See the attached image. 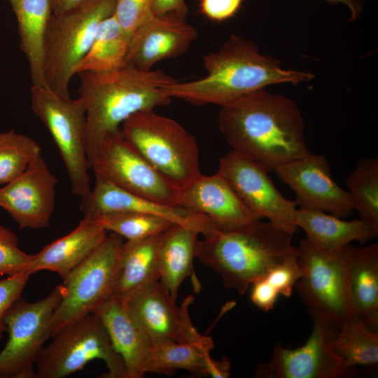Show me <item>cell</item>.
<instances>
[{
  "label": "cell",
  "mask_w": 378,
  "mask_h": 378,
  "mask_svg": "<svg viewBox=\"0 0 378 378\" xmlns=\"http://www.w3.org/2000/svg\"><path fill=\"white\" fill-rule=\"evenodd\" d=\"M91 218L106 231L115 233L126 240L158 235L175 224L158 216L138 212L105 213Z\"/></svg>",
  "instance_id": "obj_32"
},
{
  "label": "cell",
  "mask_w": 378,
  "mask_h": 378,
  "mask_svg": "<svg viewBox=\"0 0 378 378\" xmlns=\"http://www.w3.org/2000/svg\"><path fill=\"white\" fill-rule=\"evenodd\" d=\"M244 0H200L202 14L211 20L223 22L235 15Z\"/></svg>",
  "instance_id": "obj_38"
},
{
  "label": "cell",
  "mask_w": 378,
  "mask_h": 378,
  "mask_svg": "<svg viewBox=\"0 0 378 378\" xmlns=\"http://www.w3.org/2000/svg\"><path fill=\"white\" fill-rule=\"evenodd\" d=\"M154 0H117L114 16L130 36L153 14Z\"/></svg>",
  "instance_id": "obj_36"
},
{
  "label": "cell",
  "mask_w": 378,
  "mask_h": 378,
  "mask_svg": "<svg viewBox=\"0 0 378 378\" xmlns=\"http://www.w3.org/2000/svg\"><path fill=\"white\" fill-rule=\"evenodd\" d=\"M31 107L44 124L59 152L71 192L80 198L91 190L83 100L71 99L46 86L31 87Z\"/></svg>",
  "instance_id": "obj_9"
},
{
  "label": "cell",
  "mask_w": 378,
  "mask_h": 378,
  "mask_svg": "<svg viewBox=\"0 0 378 378\" xmlns=\"http://www.w3.org/2000/svg\"><path fill=\"white\" fill-rule=\"evenodd\" d=\"M41 351L36 378H64L81 370L94 360L104 362L103 378H127L122 358L115 350L102 321L88 314L59 329Z\"/></svg>",
  "instance_id": "obj_8"
},
{
  "label": "cell",
  "mask_w": 378,
  "mask_h": 378,
  "mask_svg": "<svg viewBox=\"0 0 378 378\" xmlns=\"http://www.w3.org/2000/svg\"><path fill=\"white\" fill-rule=\"evenodd\" d=\"M84 0H51L52 14H59L78 5Z\"/></svg>",
  "instance_id": "obj_43"
},
{
  "label": "cell",
  "mask_w": 378,
  "mask_h": 378,
  "mask_svg": "<svg viewBox=\"0 0 378 378\" xmlns=\"http://www.w3.org/2000/svg\"><path fill=\"white\" fill-rule=\"evenodd\" d=\"M295 223L304 231L309 241L323 248L343 247L354 241L365 244L378 234V231L360 218L344 220L316 210L297 209Z\"/></svg>",
  "instance_id": "obj_25"
},
{
  "label": "cell",
  "mask_w": 378,
  "mask_h": 378,
  "mask_svg": "<svg viewBox=\"0 0 378 378\" xmlns=\"http://www.w3.org/2000/svg\"><path fill=\"white\" fill-rule=\"evenodd\" d=\"M231 364L227 358L220 360L210 358L206 369V376L213 378H227L230 376Z\"/></svg>",
  "instance_id": "obj_41"
},
{
  "label": "cell",
  "mask_w": 378,
  "mask_h": 378,
  "mask_svg": "<svg viewBox=\"0 0 378 378\" xmlns=\"http://www.w3.org/2000/svg\"><path fill=\"white\" fill-rule=\"evenodd\" d=\"M57 182L41 155L18 177L0 188V208L20 230L46 227L55 210Z\"/></svg>",
  "instance_id": "obj_17"
},
{
  "label": "cell",
  "mask_w": 378,
  "mask_h": 378,
  "mask_svg": "<svg viewBox=\"0 0 378 378\" xmlns=\"http://www.w3.org/2000/svg\"><path fill=\"white\" fill-rule=\"evenodd\" d=\"M200 234L194 227L179 224H174L163 233L159 249V281L174 300L182 282L188 277L192 279L197 292L200 289L193 268Z\"/></svg>",
  "instance_id": "obj_23"
},
{
  "label": "cell",
  "mask_w": 378,
  "mask_h": 378,
  "mask_svg": "<svg viewBox=\"0 0 378 378\" xmlns=\"http://www.w3.org/2000/svg\"><path fill=\"white\" fill-rule=\"evenodd\" d=\"M213 340L200 342H166L153 346L149 372L172 375L178 370L206 376L208 363L214 349Z\"/></svg>",
  "instance_id": "obj_29"
},
{
  "label": "cell",
  "mask_w": 378,
  "mask_h": 378,
  "mask_svg": "<svg viewBox=\"0 0 378 378\" xmlns=\"http://www.w3.org/2000/svg\"><path fill=\"white\" fill-rule=\"evenodd\" d=\"M354 209L378 231V158H362L346 180Z\"/></svg>",
  "instance_id": "obj_31"
},
{
  "label": "cell",
  "mask_w": 378,
  "mask_h": 378,
  "mask_svg": "<svg viewBox=\"0 0 378 378\" xmlns=\"http://www.w3.org/2000/svg\"><path fill=\"white\" fill-rule=\"evenodd\" d=\"M179 206L206 216L219 230H234L258 219L219 173L200 174L180 192Z\"/></svg>",
  "instance_id": "obj_19"
},
{
  "label": "cell",
  "mask_w": 378,
  "mask_h": 378,
  "mask_svg": "<svg viewBox=\"0 0 378 378\" xmlns=\"http://www.w3.org/2000/svg\"><path fill=\"white\" fill-rule=\"evenodd\" d=\"M116 1L84 0L52 15L44 40V86L69 97L74 68L88 51L100 23L114 13Z\"/></svg>",
  "instance_id": "obj_7"
},
{
  "label": "cell",
  "mask_w": 378,
  "mask_h": 378,
  "mask_svg": "<svg viewBox=\"0 0 378 378\" xmlns=\"http://www.w3.org/2000/svg\"><path fill=\"white\" fill-rule=\"evenodd\" d=\"M312 320V331L306 342L295 349L277 344L270 360L257 367L256 377L344 378L358 375V369L347 366L332 348L337 330L318 318Z\"/></svg>",
  "instance_id": "obj_13"
},
{
  "label": "cell",
  "mask_w": 378,
  "mask_h": 378,
  "mask_svg": "<svg viewBox=\"0 0 378 378\" xmlns=\"http://www.w3.org/2000/svg\"><path fill=\"white\" fill-rule=\"evenodd\" d=\"M64 294L62 284L42 300L21 297L10 306L5 316L8 340L0 352V378H36V363L51 337L52 316Z\"/></svg>",
  "instance_id": "obj_11"
},
{
  "label": "cell",
  "mask_w": 378,
  "mask_h": 378,
  "mask_svg": "<svg viewBox=\"0 0 378 378\" xmlns=\"http://www.w3.org/2000/svg\"><path fill=\"white\" fill-rule=\"evenodd\" d=\"M251 300L258 309L268 312L272 309L279 295L269 285L263 276L255 281L251 285Z\"/></svg>",
  "instance_id": "obj_39"
},
{
  "label": "cell",
  "mask_w": 378,
  "mask_h": 378,
  "mask_svg": "<svg viewBox=\"0 0 378 378\" xmlns=\"http://www.w3.org/2000/svg\"><path fill=\"white\" fill-rule=\"evenodd\" d=\"M120 129L136 150L180 190L201 174L196 138L174 120L146 110L127 118Z\"/></svg>",
  "instance_id": "obj_6"
},
{
  "label": "cell",
  "mask_w": 378,
  "mask_h": 378,
  "mask_svg": "<svg viewBox=\"0 0 378 378\" xmlns=\"http://www.w3.org/2000/svg\"><path fill=\"white\" fill-rule=\"evenodd\" d=\"M197 36L186 17L153 14L132 34L125 64L150 70L158 62L185 53Z\"/></svg>",
  "instance_id": "obj_18"
},
{
  "label": "cell",
  "mask_w": 378,
  "mask_h": 378,
  "mask_svg": "<svg viewBox=\"0 0 378 378\" xmlns=\"http://www.w3.org/2000/svg\"><path fill=\"white\" fill-rule=\"evenodd\" d=\"M272 172L295 192L299 209L329 212L341 218L354 211L347 190L333 180L324 155L310 153L280 164Z\"/></svg>",
  "instance_id": "obj_16"
},
{
  "label": "cell",
  "mask_w": 378,
  "mask_h": 378,
  "mask_svg": "<svg viewBox=\"0 0 378 378\" xmlns=\"http://www.w3.org/2000/svg\"><path fill=\"white\" fill-rule=\"evenodd\" d=\"M218 172L255 216L293 234L297 232L296 202L281 194L263 165L232 150L220 158Z\"/></svg>",
  "instance_id": "obj_14"
},
{
  "label": "cell",
  "mask_w": 378,
  "mask_h": 378,
  "mask_svg": "<svg viewBox=\"0 0 378 378\" xmlns=\"http://www.w3.org/2000/svg\"><path fill=\"white\" fill-rule=\"evenodd\" d=\"M106 233L94 218L83 216L71 232L33 254L26 274L31 276L47 270L57 273L64 280L106 239Z\"/></svg>",
  "instance_id": "obj_22"
},
{
  "label": "cell",
  "mask_w": 378,
  "mask_h": 378,
  "mask_svg": "<svg viewBox=\"0 0 378 378\" xmlns=\"http://www.w3.org/2000/svg\"><path fill=\"white\" fill-rule=\"evenodd\" d=\"M302 274L297 252L273 265L263 277L279 295L289 298Z\"/></svg>",
  "instance_id": "obj_35"
},
{
  "label": "cell",
  "mask_w": 378,
  "mask_h": 378,
  "mask_svg": "<svg viewBox=\"0 0 378 378\" xmlns=\"http://www.w3.org/2000/svg\"><path fill=\"white\" fill-rule=\"evenodd\" d=\"M330 4H342L346 6L350 10V18L349 21L353 22L358 19L363 8V0H324Z\"/></svg>",
  "instance_id": "obj_42"
},
{
  "label": "cell",
  "mask_w": 378,
  "mask_h": 378,
  "mask_svg": "<svg viewBox=\"0 0 378 378\" xmlns=\"http://www.w3.org/2000/svg\"><path fill=\"white\" fill-rule=\"evenodd\" d=\"M32 258L20 249L16 234L0 225V276L26 273Z\"/></svg>",
  "instance_id": "obj_34"
},
{
  "label": "cell",
  "mask_w": 378,
  "mask_h": 378,
  "mask_svg": "<svg viewBox=\"0 0 378 378\" xmlns=\"http://www.w3.org/2000/svg\"><path fill=\"white\" fill-rule=\"evenodd\" d=\"M124 239L111 232L63 280L64 296L52 320L51 337L59 329L94 313L114 295Z\"/></svg>",
  "instance_id": "obj_10"
},
{
  "label": "cell",
  "mask_w": 378,
  "mask_h": 378,
  "mask_svg": "<svg viewBox=\"0 0 378 378\" xmlns=\"http://www.w3.org/2000/svg\"><path fill=\"white\" fill-rule=\"evenodd\" d=\"M80 210L84 216L93 217L111 212H138L158 216L175 224L198 230L202 234L212 225L204 215L181 206L160 204L124 190L112 183L96 177L94 188L81 198Z\"/></svg>",
  "instance_id": "obj_20"
},
{
  "label": "cell",
  "mask_w": 378,
  "mask_h": 378,
  "mask_svg": "<svg viewBox=\"0 0 378 378\" xmlns=\"http://www.w3.org/2000/svg\"><path fill=\"white\" fill-rule=\"evenodd\" d=\"M130 39L113 14L106 18L100 23L88 51L74 68V74L108 72L125 66Z\"/></svg>",
  "instance_id": "obj_28"
},
{
  "label": "cell",
  "mask_w": 378,
  "mask_h": 378,
  "mask_svg": "<svg viewBox=\"0 0 378 378\" xmlns=\"http://www.w3.org/2000/svg\"><path fill=\"white\" fill-rule=\"evenodd\" d=\"M94 313L100 318L115 350L122 358L127 378H142L149 373L152 344L130 314L124 299L113 295Z\"/></svg>",
  "instance_id": "obj_21"
},
{
  "label": "cell",
  "mask_w": 378,
  "mask_h": 378,
  "mask_svg": "<svg viewBox=\"0 0 378 378\" xmlns=\"http://www.w3.org/2000/svg\"><path fill=\"white\" fill-rule=\"evenodd\" d=\"M29 276L26 273H22L0 279V341L6 332V312L10 306L21 298Z\"/></svg>",
  "instance_id": "obj_37"
},
{
  "label": "cell",
  "mask_w": 378,
  "mask_h": 378,
  "mask_svg": "<svg viewBox=\"0 0 378 378\" xmlns=\"http://www.w3.org/2000/svg\"><path fill=\"white\" fill-rule=\"evenodd\" d=\"M351 290L357 316L370 328H378V245L355 247Z\"/></svg>",
  "instance_id": "obj_27"
},
{
  "label": "cell",
  "mask_w": 378,
  "mask_h": 378,
  "mask_svg": "<svg viewBox=\"0 0 378 378\" xmlns=\"http://www.w3.org/2000/svg\"><path fill=\"white\" fill-rule=\"evenodd\" d=\"M41 155L40 146L28 136L13 130L0 132V185L15 179Z\"/></svg>",
  "instance_id": "obj_33"
},
{
  "label": "cell",
  "mask_w": 378,
  "mask_h": 378,
  "mask_svg": "<svg viewBox=\"0 0 378 378\" xmlns=\"http://www.w3.org/2000/svg\"><path fill=\"white\" fill-rule=\"evenodd\" d=\"M206 76L174 83L163 90L170 98L195 105L219 106L253 91L279 83L298 85L314 78L309 71L285 69L280 62L263 55L252 41L232 34L216 51L205 54Z\"/></svg>",
  "instance_id": "obj_2"
},
{
  "label": "cell",
  "mask_w": 378,
  "mask_h": 378,
  "mask_svg": "<svg viewBox=\"0 0 378 378\" xmlns=\"http://www.w3.org/2000/svg\"><path fill=\"white\" fill-rule=\"evenodd\" d=\"M163 233L124 242L114 295L123 298L141 287L159 281V249Z\"/></svg>",
  "instance_id": "obj_26"
},
{
  "label": "cell",
  "mask_w": 378,
  "mask_h": 378,
  "mask_svg": "<svg viewBox=\"0 0 378 378\" xmlns=\"http://www.w3.org/2000/svg\"><path fill=\"white\" fill-rule=\"evenodd\" d=\"M78 75L79 97L85 107L90 164L104 137L118 131L127 118L169 104L172 98L163 88L176 81L160 69L144 71L129 65L108 72Z\"/></svg>",
  "instance_id": "obj_3"
},
{
  "label": "cell",
  "mask_w": 378,
  "mask_h": 378,
  "mask_svg": "<svg viewBox=\"0 0 378 378\" xmlns=\"http://www.w3.org/2000/svg\"><path fill=\"white\" fill-rule=\"evenodd\" d=\"M297 248L302 274L295 288L312 318H318L339 330L358 317L351 290L355 246L323 248L305 239Z\"/></svg>",
  "instance_id": "obj_5"
},
{
  "label": "cell",
  "mask_w": 378,
  "mask_h": 378,
  "mask_svg": "<svg viewBox=\"0 0 378 378\" xmlns=\"http://www.w3.org/2000/svg\"><path fill=\"white\" fill-rule=\"evenodd\" d=\"M332 348L349 367L377 365L378 331L356 317L336 331Z\"/></svg>",
  "instance_id": "obj_30"
},
{
  "label": "cell",
  "mask_w": 378,
  "mask_h": 378,
  "mask_svg": "<svg viewBox=\"0 0 378 378\" xmlns=\"http://www.w3.org/2000/svg\"><path fill=\"white\" fill-rule=\"evenodd\" d=\"M202 234L195 258L218 274L226 288L239 295L273 265L298 252L293 234L261 219L226 231L212 225Z\"/></svg>",
  "instance_id": "obj_4"
},
{
  "label": "cell",
  "mask_w": 378,
  "mask_h": 378,
  "mask_svg": "<svg viewBox=\"0 0 378 378\" xmlns=\"http://www.w3.org/2000/svg\"><path fill=\"white\" fill-rule=\"evenodd\" d=\"M153 13L155 15L173 13L186 17L188 8L185 0H154Z\"/></svg>",
  "instance_id": "obj_40"
},
{
  "label": "cell",
  "mask_w": 378,
  "mask_h": 378,
  "mask_svg": "<svg viewBox=\"0 0 378 378\" xmlns=\"http://www.w3.org/2000/svg\"><path fill=\"white\" fill-rule=\"evenodd\" d=\"M122 298L152 346L172 342H200L209 338L200 334L191 322L189 307L194 302L192 295L178 307L176 300L158 281Z\"/></svg>",
  "instance_id": "obj_15"
},
{
  "label": "cell",
  "mask_w": 378,
  "mask_h": 378,
  "mask_svg": "<svg viewBox=\"0 0 378 378\" xmlns=\"http://www.w3.org/2000/svg\"><path fill=\"white\" fill-rule=\"evenodd\" d=\"M95 176L154 202L179 206L181 190L156 171L128 142L121 129L106 134L90 161Z\"/></svg>",
  "instance_id": "obj_12"
},
{
  "label": "cell",
  "mask_w": 378,
  "mask_h": 378,
  "mask_svg": "<svg viewBox=\"0 0 378 378\" xmlns=\"http://www.w3.org/2000/svg\"><path fill=\"white\" fill-rule=\"evenodd\" d=\"M18 22L20 48L29 63L34 86H44V40L52 15L51 0H5Z\"/></svg>",
  "instance_id": "obj_24"
},
{
  "label": "cell",
  "mask_w": 378,
  "mask_h": 378,
  "mask_svg": "<svg viewBox=\"0 0 378 378\" xmlns=\"http://www.w3.org/2000/svg\"><path fill=\"white\" fill-rule=\"evenodd\" d=\"M218 125L228 145L269 172L310 153L297 104L262 88L220 106Z\"/></svg>",
  "instance_id": "obj_1"
}]
</instances>
